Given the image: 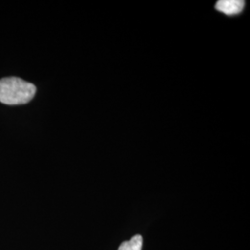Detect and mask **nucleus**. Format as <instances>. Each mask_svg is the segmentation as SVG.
I'll list each match as a JSON object with an SVG mask.
<instances>
[{"label": "nucleus", "mask_w": 250, "mask_h": 250, "mask_svg": "<svg viewBox=\"0 0 250 250\" xmlns=\"http://www.w3.org/2000/svg\"><path fill=\"white\" fill-rule=\"evenodd\" d=\"M35 84L18 77L0 79V102L6 105H22L30 102L36 95Z\"/></svg>", "instance_id": "obj_1"}, {"label": "nucleus", "mask_w": 250, "mask_h": 250, "mask_svg": "<svg viewBox=\"0 0 250 250\" xmlns=\"http://www.w3.org/2000/svg\"><path fill=\"white\" fill-rule=\"evenodd\" d=\"M142 243L141 235H134L131 240L124 242L118 250H141Z\"/></svg>", "instance_id": "obj_3"}, {"label": "nucleus", "mask_w": 250, "mask_h": 250, "mask_svg": "<svg viewBox=\"0 0 250 250\" xmlns=\"http://www.w3.org/2000/svg\"><path fill=\"white\" fill-rule=\"evenodd\" d=\"M216 9L226 15H236L245 7V1L242 0H220L216 4Z\"/></svg>", "instance_id": "obj_2"}]
</instances>
